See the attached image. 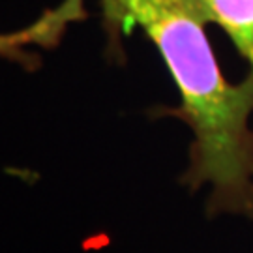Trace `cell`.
Instances as JSON below:
<instances>
[{
	"mask_svg": "<svg viewBox=\"0 0 253 253\" xmlns=\"http://www.w3.org/2000/svg\"><path fill=\"white\" fill-rule=\"evenodd\" d=\"M111 42L143 28L180 92L182 118L193 131L184 182L210 186L208 212L253 217V73L238 84L219 70L205 25L182 0H101Z\"/></svg>",
	"mask_w": 253,
	"mask_h": 253,
	"instance_id": "obj_1",
	"label": "cell"
},
{
	"mask_svg": "<svg viewBox=\"0 0 253 253\" xmlns=\"http://www.w3.org/2000/svg\"><path fill=\"white\" fill-rule=\"evenodd\" d=\"M203 25L223 28L253 73V0H182Z\"/></svg>",
	"mask_w": 253,
	"mask_h": 253,
	"instance_id": "obj_2",
	"label": "cell"
}]
</instances>
